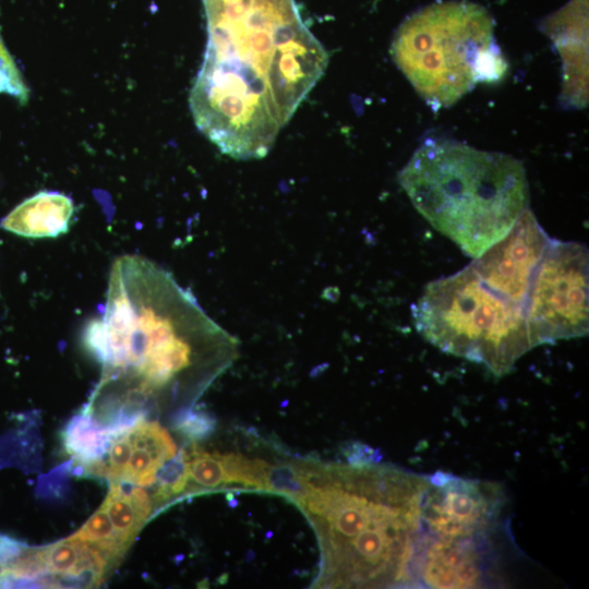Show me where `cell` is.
I'll return each mask as SVG.
<instances>
[{"label": "cell", "mask_w": 589, "mask_h": 589, "mask_svg": "<svg viewBox=\"0 0 589 589\" xmlns=\"http://www.w3.org/2000/svg\"><path fill=\"white\" fill-rule=\"evenodd\" d=\"M204 59L190 93L197 129L225 155L271 151L325 72L328 55L296 0H203Z\"/></svg>", "instance_id": "cell-1"}, {"label": "cell", "mask_w": 589, "mask_h": 589, "mask_svg": "<svg viewBox=\"0 0 589 589\" xmlns=\"http://www.w3.org/2000/svg\"><path fill=\"white\" fill-rule=\"evenodd\" d=\"M85 344L101 362L98 390L118 386L112 401L146 407L180 387L192 371L216 376L236 356L235 338L164 268L139 255L113 263L101 317Z\"/></svg>", "instance_id": "cell-2"}, {"label": "cell", "mask_w": 589, "mask_h": 589, "mask_svg": "<svg viewBox=\"0 0 589 589\" xmlns=\"http://www.w3.org/2000/svg\"><path fill=\"white\" fill-rule=\"evenodd\" d=\"M296 502L321 544V587H414L429 477L376 462L304 461Z\"/></svg>", "instance_id": "cell-3"}, {"label": "cell", "mask_w": 589, "mask_h": 589, "mask_svg": "<svg viewBox=\"0 0 589 589\" xmlns=\"http://www.w3.org/2000/svg\"><path fill=\"white\" fill-rule=\"evenodd\" d=\"M417 211L473 259L510 230L527 208L516 158L448 139H428L398 176Z\"/></svg>", "instance_id": "cell-4"}, {"label": "cell", "mask_w": 589, "mask_h": 589, "mask_svg": "<svg viewBox=\"0 0 589 589\" xmlns=\"http://www.w3.org/2000/svg\"><path fill=\"white\" fill-rule=\"evenodd\" d=\"M392 57L420 96L447 107L480 82H496L507 63L488 12L469 2L432 4L398 28Z\"/></svg>", "instance_id": "cell-5"}, {"label": "cell", "mask_w": 589, "mask_h": 589, "mask_svg": "<svg viewBox=\"0 0 589 589\" xmlns=\"http://www.w3.org/2000/svg\"><path fill=\"white\" fill-rule=\"evenodd\" d=\"M411 310L429 342L496 376L534 347L526 308L490 288L470 266L430 283Z\"/></svg>", "instance_id": "cell-6"}, {"label": "cell", "mask_w": 589, "mask_h": 589, "mask_svg": "<svg viewBox=\"0 0 589 589\" xmlns=\"http://www.w3.org/2000/svg\"><path fill=\"white\" fill-rule=\"evenodd\" d=\"M588 251L550 240L533 277L526 316L534 347L588 333Z\"/></svg>", "instance_id": "cell-7"}, {"label": "cell", "mask_w": 589, "mask_h": 589, "mask_svg": "<svg viewBox=\"0 0 589 589\" xmlns=\"http://www.w3.org/2000/svg\"><path fill=\"white\" fill-rule=\"evenodd\" d=\"M506 495L497 483L435 472L422 507V534L436 538L501 533Z\"/></svg>", "instance_id": "cell-8"}, {"label": "cell", "mask_w": 589, "mask_h": 589, "mask_svg": "<svg viewBox=\"0 0 589 589\" xmlns=\"http://www.w3.org/2000/svg\"><path fill=\"white\" fill-rule=\"evenodd\" d=\"M501 533L436 538L421 534L413 565L414 587L479 588L497 577Z\"/></svg>", "instance_id": "cell-9"}, {"label": "cell", "mask_w": 589, "mask_h": 589, "mask_svg": "<svg viewBox=\"0 0 589 589\" xmlns=\"http://www.w3.org/2000/svg\"><path fill=\"white\" fill-rule=\"evenodd\" d=\"M550 238L528 208L504 238L469 265L490 288L526 308L537 268Z\"/></svg>", "instance_id": "cell-10"}, {"label": "cell", "mask_w": 589, "mask_h": 589, "mask_svg": "<svg viewBox=\"0 0 589 589\" xmlns=\"http://www.w3.org/2000/svg\"><path fill=\"white\" fill-rule=\"evenodd\" d=\"M587 0H573L548 22L563 59L562 96L567 104L584 107L588 100Z\"/></svg>", "instance_id": "cell-11"}, {"label": "cell", "mask_w": 589, "mask_h": 589, "mask_svg": "<svg viewBox=\"0 0 589 589\" xmlns=\"http://www.w3.org/2000/svg\"><path fill=\"white\" fill-rule=\"evenodd\" d=\"M73 213L71 197L40 191L19 204L2 219L1 227L27 238H53L68 231Z\"/></svg>", "instance_id": "cell-12"}, {"label": "cell", "mask_w": 589, "mask_h": 589, "mask_svg": "<svg viewBox=\"0 0 589 589\" xmlns=\"http://www.w3.org/2000/svg\"><path fill=\"white\" fill-rule=\"evenodd\" d=\"M132 453L122 481L148 486L155 482L157 471L175 457L177 448L168 434L157 422L139 421L128 431Z\"/></svg>", "instance_id": "cell-13"}, {"label": "cell", "mask_w": 589, "mask_h": 589, "mask_svg": "<svg viewBox=\"0 0 589 589\" xmlns=\"http://www.w3.org/2000/svg\"><path fill=\"white\" fill-rule=\"evenodd\" d=\"M108 513L121 540L128 544L151 513L147 493L140 486H127L112 482L101 505Z\"/></svg>", "instance_id": "cell-14"}, {"label": "cell", "mask_w": 589, "mask_h": 589, "mask_svg": "<svg viewBox=\"0 0 589 589\" xmlns=\"http://www.w3.org/2000/svg\"><path fill=\"white\" fill-rule=\"evenodd\" d=\"M112 438L107 426H101L86 412L74 416L63 432L65 449L85 465L101 460Z\"/></svg>", "instance_id": "cell-15"}, {"label": "cell", "mask_w": 589, "mask_h": 589, "mask_svg": "<svg viewBox=\"0 0 589 589\" xmlns=\"http://www.w3.org/2000/svg\"><path fill=\"white\" fill-rule=\"evenodd\" d=\"M70 537L93 544L100 553L110 557L118 556L127 548L103 506Z\"/></svg>", "instance_id": "cell-16"}, {"label": "cell", "mask_w": 589, "mask_h": 589, "mask_svg": "<svg viewBox=\"0 0 589 589\" xmlns=\"http://www.w3.org/2000/svg\"><path fill=\"white\" fill-rule=\"evenodd\" d=\"M226 483H240L255 490H266L269 462L247 458L241 454H219Z\"/></svg>", "instance_id": "cell-17"}, {"label": "cell", "mask_w": 589, "mask_h": 589, "mask_svg": "<svg viewBox=\"0 0 589 589\" xmlns=\"http://www.w3.org/2000/svg\"><path fill=\"white\" fill-rule=\"evenodd\" d=\"M189 479L207 489H215L226 483V477L219 453H208L195 444L184 450Z\"/></svg>", "instance_id": "cell-18"}, {"label": "cell", "mask_w": 589, "mask_h": 589, "mask_svg": "<svg viewBox=\"0 0 589 589\" xmlns=\"http://www.w3.org/2000/svg\"><path fill=\"white\" fill-rule=\"evenodd\" d=\"M188 480L189 472L182 449L157 471L155 479L157 482L156 500L160 502L180 493L185 488Z\"/></svg>", "instance_id": "cell-19"}, {"label": "cell", "mask_w": 589, "mask_h": 589, "mask_svg": "<svg viewBox=\"0 0 589 589\" xmlns=\"http://www.w3.org/2000/svg\"><path fill=\"white\" fill-rule=\"evenodd\" d=\"M0 94L9 95L25 104L29 91L17 69L12 56L4 46L0 36Z\"/></svg>", "instance_id": "cell-20"}, {"label": "cell", "mask_w": 589, "mask_h": 589, "mask_svg": "<svg viewBox=\"0 0 589 589\" xmlns=\"http://www.w3.org/2000/svg\"><path fill=\"white\" fill-rule=\"evenodd\" d=\"M173 425L176 430L191 441H197L214 431L215 420L204 411L184 409L178 412Z\"/></svg>", "instance_id": "cell-21"}]
</instances>
